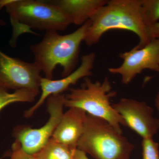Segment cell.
I'll use <instances>...</instances> for the list:
<instances>
[{"label": "cell", "mask_w": 159, "mask_h": 159, "mask_svg": "<svg viewBox=\"0 0 159 159\" xmlns=\"http://www.w3.org/2000/svg\"><path fill=\"white\" fill-rule=\"evenodd\" d=\"M125 124L142 139L152 138L159 129V119L153 116L152 108L144 101L122 98L112 104Z\"/></svg>", "instance_id": "obj_9"}, {"label": "cell", "mask_w": 159, "mask_h": 159, "mask_svg": "<svg viewBox=\"0 0 159 159\" xmlns=\"http://www.w3.org/2000/svg\"><path fill=\"white\" fill-rule=\"evenodd\" d=\"M5 8L13 28L11 45L27 29L39 31H64L71 23L62 11L50 1L1 0L0 9Z\"/></svg>", "instance_id": "obj_3"}, {"label": "cell", "mask_w": 159, "mask_h": 159, "mask_svg": "<svg viewBox=\"0 0 159 159\" xmlns=\"http://www.w3.org/2000/svg\"><path fill=\"white\" fill-rule=\"evenodd\" d=\"M6 25V23L2 20L0 19V26H4Z\"/></svg>", "instance_id": "obj_21"}, {"label": "cell", "mask_w": 159, "mask_h": 159, "mask_svg": "<svg viewBox=\"0 0 159 159\" xmlns=\"http://www.w3.org/2000/svg\"><path fill=\"white\" fill-rule=\"evenodd\" d=\"M84 79L80 87L70 88L65 94V107L80 109L89 115L104 119L122 134L121 126L125 124L111 103L117 92L113 90L108 77L102 81H93L89 77Z\"/></svg>", "instance_id": "obj_4"}, {"label": "cell", "mask_w": 159, "mask_h": 159, "mask_svg": "<svg viewBox=\"0 0 159 159\" xmlns=\"http://www.w3.org/2000/svg\"><path fill=\"white\" fill-rule=\"evenodd\" d=\"M155 103L156 107L159 114V89L158 92L156 97L155 100Z\"/></svg>", "instance_id": "obj_20"}, {"label": "cell", "mask_w": 159, "mask_h": 159, "mask_svg": "<svg viewBox=\"0 0 159 159\" xmlns=\"http://www.w3.org/2000/svg\"><path fill=\"white\" fill-rule=\"evenodd\" d=\"M65 94L52 95L47 99L49 117L44 125L39 128L28 125L16 126L12 135L26 152L34 155L45 145L52 137L64 114Z\"/></svg>", "instance_id": "obj_6"}, {"label": "cell", "mask_w": 159, "mask_h": 159, "mask_svg": "<svg viewBox=\"0 0 159 159\" xmlns=\"http://www.w3.org/2000/svg\"><path fill=\"white\" fill-rule=\"evenodd\" d=\"M76 149L51 138L40 150L33 155L37 159H76Z\"/></svg>", "instance_id": "obj_13"}, {"label": "cell", "mask_w": 159, "mask_h": 159, "mask_svg": "<svg viewBox=\"0 0 159 159\" xmlns=\"http://www.w3.org/2000/svg\"><path fill=\"white\" fill-rule=\"evenodd\" d=\"M75 157L76 159H89L86 154L77 148L75 150Z\"/></svg>", "instance_id": "obj_19"}, {"label": "cell", "mask_w": 159, "mask_h": 159, "mask_svg": "<svg viewBox=\"0 0 159 159\" xmlns=\"http://www.w3.org/2000/svg\"><path fill=\"white\" fill-rule=\"evenodd\" d=\"M95 59L96 54L94 53L83 55L79 66L62 79L54 80L42 77L40 85L41 93L39 98L34 105L25 111L24 116L26 118L32 116L50 96L63 94L64 92L70 88L71 85H75L80 79L91 76Z\"/></svg>", "instance_id": "obj_10"}, {"label": "cell", "mask_w": 159, "mask_h": 159, "mask_svg": "<svg viewBox=\"0 0 159 159\" xmlns=\"http://www.w3.org/2000/svg\"><path fill=\"white\" fill-rule=\"evenodd\" d=\"M90 25L89 20L76 31L61 35L56 31H46L41 41L31 45L34 63L45 76L52 79L55 68H62V76L66 77L75 70L79 61L80 46Z\"/></svg>", "instance_id": "obj_2"}, {"label": "cell", "mask_w": 159, "mask_h": 159, "mask_svg": "<svg viewBox=\"0 0 159 159\" xmlns=\"http://www.w3.org/2000/svg\"><path fill=\"white\" fill-rule=\"evenodd\" d=\"M9 159H37L33 155L26 152L22 148L17 140H15L11 146Z\"/></svg>", "instance_id": "obj_17"}, {"label": "cell", "mask_w": 159, "mask_h": 159, "mask_svg": "<svg viewBox=\"0 0 159 159\" xmlns=\"http://www.w3.org/2000/svg\"><path fill=\"white\" fill-rule=\"evenodd\" d=\"M84 41L87 45L97 43L106 32L114 29L132 31L139 38L135 48H141L150 41L142 11V0L108 1L91 18Z\"/></svg>", "instance_id": "obj_1"}, {"label": "cell", "mask_w": 159, "mask_h": 159, "mask_svg": "<svg viewBox=\"0 0 159 159\" xmlns=\"http://www.w3.org/2000/svg\"><path fill=\"white\" fill-rule=\"evenodd\" d=\"M87 113L78 108H70L64 113L54 132L52 139L70 147L77 149L84 129Z\"/></svg>", "instance_id": "obj_11"}, {"label": "cell", "mask_w": 159, "mask_h": 159, "mask_svg": "<svg viewBox=\"0 0 159 159\" xmlns=\"http://www.w3.org/2000/svg\"><path fill=\"white\" fill-rule=\"evenodd\" d=\"M77 148L95 159H129L134 145L104 119L87 114Z\"/></svg>", "instance_id": "obj_5"}, {"label": "cell", "mask_w": 159, "mask_h": 159, "mask_svg": "<svg viewBox=\"0 0 159 159\" xmlns=\"http://www.w3.org/2000/svg\"><path fill=\"white\" fill-rule=\"evenodd\" d=\"M123 60L120 66L110 68L111 74H119L123 84H128L138 74L145 70L159 73V39H152L141 48L134 47L119 54Z\"/></svg>", "instance_id": "obj_8"}, {"label": "cell", "mask_w": 159, "mask_h": 159, "mask_svg": "<svg viewBox=\"0 0 159 159\" xmlns=\"http://www.w3.org/2000/svg\"><path fill=\"white\" fill-rule=\"evenodd\" d=\"M143 159H159V145L152 138L142 139Z\"/></svg>", "instance_id": "obj_16"}, {"label": "cell", "mask_w": 159, "mask_h": 159, "mask_svg": "<svg viewBox=\"0 0 159 159\" xmlns=\"http://www.w3.org/2000/svg\"><path fill=\"white\" fill-rule=\"evenodd\" d=\"M41 72L33 63L10 57L0 50V85L8 90L40 92Z\"/></svg>", "instance_id": "obj_7"}, {"label": "cell", "mask_w": 159, "mask_h": 159, "mask_svg": "<svg viewBox=\"0 0 159 159\" xmlns=\"http://www.w3.org/2000/svg\"><path fill=\"white\" fill-rule=\"evenodd\" d=\"M142 11L148 26L159 20V0H142Z\"/></svg>", "instance_id": "obj_15"}, {"label": "cell", "mask_w": 159, "mask_h": 159, "mask_svg": "<svg viewBox=\"0 0 159 159\" xmlns=\"http://www.w3.org/2000/svg\"><path fill=\"white\" fill-rule=\"evenodd\" d=\"M39 93L25 90L10 93L9 90L0 85V111L7 106L15 102H34Z\"/></svg>", "instance_id": "obj_14"}, {"label": "cell", "mask_w": 159, "mask_h": 159, "mask_svg": "<svg viewBox=\"0 0 159 159\" xmlns=\"http://www.w3.org/2000/svg\"><path fill=\"white\" fill-rule=\"evenodd\" d=\"M148 31L151 39H159V22L148 26Z\"/></svg>", "instance_id": "obj_18"}, {"label": "cell", "mask_w": 159, "mask_h": 159, "mask_svg": "<svg viewBox=\"0 0 159 159\" xmlns=\"http://www.w3.org/2000/svg\"><path fill=\"white\" fill-rule=\"evenodd\" d=\"M57 6L71 24L82 26L104 6L107 0H57L50 1Z\"/></svg>", "instance_id": "obj_12"}]
</instances>
